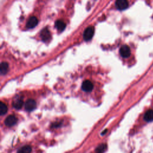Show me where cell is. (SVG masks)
Instances as JSON below:
<instances>
[{
    "label": "cell",
    "instance_id": "obj_5",
    "mask_svg": "<svg viewBox=\"0 0 153 153\" xmlns=\"http://www.w3.org/2000/svg\"><path fill=\"white\" fill-rule=\"evenodd\" d=\"M120 53L123 57H128L130 55V49L127 45H123L120 49Z\"/></svg>",
    "mask_w": 153,
    "mask_h": 153
},
{
    "label": "cell",
    "instance_id": "obj_2",
    "mask_svg": "<svg viewBox=\"0 0 153 153\" xmlns=\"http://www.w3.org/2000/svg\"><path fill=\"white\" fill-rule=\"evenodd\" d=\"M25 108L27 111H31L33 110L36 106V102L33 99H27L25 103Z\"/></svg>",
    "mask_w": 153,
    "mask_h": 153
},
{
    "label": "cell",
    "instance_id": "obj_3",
    "mask_svg": "<svg viewBox=\"0 0 153 153\" xmlns=\"http://www.w3.org/2000/svg\"><path fill=\"white\" fill-rule=\"evenodd\" d=\"M17 121V119L16 117V116H14L13 115H11L8 116L5 118L4 123L7 126L11 127V126L15 125L16 124Z\"/></svg>",
    "mask_w": 153,
    "mask_h": 153
},
{
    "label": "cell",
    "instance_id": "obj_8",
    "mask_svg": "<svg viewBox=\"0 0 153 153\" xmlns=\"http://www.w3.org/2000/svg\"><path fill=\"white\" fill-rule=\"evenodd\" d=\"M40 35H41V36L42 39V40L44 41H47L50 38V33L48 29L47 28L43 29L41 30Z\"/></svg>",
    "mask_w": 153,
    "mask_h": 153
},
{
    "label": "cell",
    "instance_id": "obj_16",
    "mask_svg": "<svg viewBox=\"0 0 153 153\" xmlns=\"http://www.w3.org/2000/svg\"><path fill=\"white\" fill-rule=\"evenodd\" d=\"M106 131H107V130H104V131H103V132L102 133V134H103L105 133H106Z\"/></svg>",
    "mask_w": 153,
    "mask_h": 153
},
{
    "label": "cell",
    "instance_id": "obj_4",
    "mask_svg": "<svg viewBox=\"0 0 153 153\" xmlns=\"http://www.w3.org/2000/svg\"><path fill=\"white\" fill-rule=\"evenodd\" d=\"M115 4L116 8L120 10H125L128 6V2L126 0H117L115 1Z\"/></svg>",
    "mask_w": 153,
    "mask_h": 153
},
{
    "label": "cell",
    "instance_id": "obj_12",
    "mask_svg": "<svg viewBox=\"0 0 153 153\" xmlns=\"http://www.w3.org/2000/svg\"><path fill=\"white\" fill-rule=\"evenodd\" d=\"M23 102L22 99H18L16 100H14L13 102V106L14 108H15L17 109H21L22 107L23 106Z\"/></svg>",
    "mask_w": 153,
    "mask_h": 153
},
{
    "label": "cell",
    "instance_id": "obj_13",
    "mask_svg": "<svg viewBox=\"0 0 153 153\" xmlns=\"http://www.w3.org/2000/svg\"><path fill=\"white\" fill-rule=\"evenodd\" d=\"M32 151V148L29 145H25L20 148L17 153H30Z\"/></svg>",
    "mask_w": 153,
    "mask_h": 153
},
{
    "label": "cell",
    "instance_id": "obj_7",
    "mask_svg": "<svg viewBox=\"0 0 153 153\" xmlns=\"http://www.w3.org/2000/svg\"><path fill=\"white\" fill-rule=\"evenodd\" d=\"M38 23V19L35 16H31L29 18L27 23H26V27L27 28H33L35 26L37 25Z\"/></svg>",
    "mask_w": 153,
    "mask_h": 153
},
{
    "label": "cell",
    "instance_id": "obj_11",
    "mask_svg": "<svg viewBox=\"0 0 153 153\" xmlns=\"http://www.w3.org/2000/svg\"><path fill=\"white\" fill-rule=\"evenodd\" d=\"M8 70V64L5 62H2L0 65V72L1 74H5Z\"/></svg>",
    "mask_w": 153,
    "mask_h": 153
},
{
    "label": "cell",
    "instance_id": "obj_14",
    "mask_svg": "<svg viewBox=\"0 0 153 153\" xmlns=\"http://www.w3.org/2000/svg\"><path fill=\"white\" fill-rule=\"evenodd\" d=\"M7 106L2 102H0V114L1 115H4L7 112Z\"/></svg>",
    "mask_w": 153,
    "mask_h": 153
},
{
    "label": "cell",
    "instance_id": "obj_1",
    "mask_svg": "<svg viewBox=\"0 0 153 153\" xmlns=\"http://www.w3.org/2000/svg\"><path fill=\"white\" fill-rule=\"evenodd\" d=\"M94 29L93 26H90L87 27L84 30V32L83 33L84 39L86 41L90 40L94 35Z\"/></svg>",
    "mask_w": 153,
    "mask_h": 153
},
{
    "label": "cell",
    "instance_id": "obj_10",
    "mask_svg": "<svg viewBox=\"0 0 153 153\" xmlns=\"http://www.w3.org/2000/svg\"><path fill=\"white\" fill-rule=\"evenodd\" d=\"M55 26L59 31H62L64 30L66 25L63 22H62L60 20H59L55 22Z\"/></svg>",
    "mask_w": 153,
    "mask_h": 153
},
{
    "label": "cell",
    "instance_id": "obj_9",
    "mask_svg": "<svg viewBox=\"0 0 153 153\" xmlns=\"http://www.w3.org/2000/svg\"><path fill=\"white\" fill-rule=\"evenodd\" d=\"M144 120L147 122L153 121V110H148L144 115Z\"/></svg>",
    "mask_w": 153,
    "mask_h": 153
},
{
    "label": "cell",
    "instance_id": "obj_15",
    "mask_svg": "<svg viewBox=\"0 0 153 153\" xmlns=\"http://www.w3.org/2000/svg\"><path fill=\"white\" fill-rule=\"evenodd\" d=\"M106 148V145L105 144H101L99 145L96 149V151L97 153H103Z\"/></svg>",
    "mask_w": 153,
    "mask_h": 153
},
{
    "label": "cell",
    "instance_id": "obj_6",
    "mask_svg": "<svg viewBox=\"0 0 153 153\" xmlns=\"http://www.w3.org/2000/svg\"><path fill=\"white\" fill-rule=\"evenodd\" d=\"M81 88L82 89V90H84V91H90L93 90V83L89 81V80H85L84 81L81 85Z\"/></svg>",
    "mask_w": 153,
    "mask_h": 153
}]
</instances>
